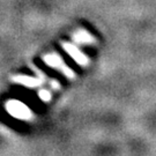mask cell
Segmentation results:
<instances>
[{
  "instance_id": "cell-1",
  "label": "cell",
  "mask_w": 156,
  "mask_h": 156,
  "mask_svg": "<svg viewBox=\"0 0 156 156\" xmlns=\"http://www.w3.org/2000/svg\"><path fill=\"white\" fill-rule=\"evenodd\" d=\"M43 62L48 66H50L51 68H55L57 71H59L64 76H66L69 80H74L76 78V74L74 73V71L67 65L64 60V58L57 52H51V53L44 55L43 56Z\"/></svg>"
},
{
  "instance_id": "cell-2",
  "label": "cell",
  "mask_w": 156,
  "mask_h": 156,
  "mask_svg": "<svg viewBox=\"0 0 156 156\" xmlns=\"http://www.w3.org/2000/svg\"><path fill=\"white\" fill-rule=\"evenodd\" d=\"M6 111L8 112L11 116H13L16 119L24 120V122H31L35 118L34 112L27 104H24L23 102L17 100H11L7 101L5 104Z\"/></svg>"
},
{
  "instance_id": "cell-3",
  "label": "cell",
  "mask_w": 156,
  "mask_h": 156,
  "mask_svg": "<svg viewBox=\"0 0 156 156\" xmlns=\"http://www.w3.org/2000/svg\"><path fill=\"white\" fill-rule=\"evenodd\" d=\"M30 67L36 72L37 78H33V76H28V75H14V76H12L11 80L14 83L22 84V86L28 87V88H37L39 86H42L45 82L44 73L34 65H30Z\"/></svg>"
},
{
  "instance_id": "cell-4",
  "label": "cell",
  "mask_w": 156,
  "mask_h": 156,
  "mask_svg": "<svg viewBox=\"0 0 156 156\" xmlns=\"http://www.w3.org/2000/svg\"><path fill=\"white\" fill-rule=\"evenodd\" d=\"M62 49L67 52V55L71 57L78 65H80V66H82V67H86L89 65V58L86 56L83 52H81V50L79 49L76 45L72 44V43H69V42L62 41Z\"/></svg>"
},
{
  "instance_id": "cell-5",
  "label": "cell",
  "mask_w": 156,
  "mask_h": 156,
  "mask_svg": "<svg viewBox=\"0 0 156 156\" xmlns=\"http://www.w3.org/2000/svg\"><path fill=\"white\" fill-rule=\"evenodd\" d=\"M73 39L76 43H80V44H95L96 43V38L89 31H87L84 29L76 30L75 33L73 34Z\"/></svg>"
},
{
  "instance_id": "cell-6",
  "label": "cell",
  "mask_w": 156,
  "mask_h": 156,
  "mask_svg": "<svg viewBox=\"0 0 156 156\" xmlns=\"http://www.w3.org/2000/svg\"><path fill=\"white\" fill-rule=\"evenodd\" d=\"M38 96H39V98L43 101V102L48 103V102H50V101H51L52 94H51L50 90H48V89H41L38 91Z\"/></svg>"
},
{
  "instance_id": "cell-7",
  "label": "cell",
  "mask_w": 156,
  "mask_h": 156,
  "mask_svg": "<svg viewBox=\"0 0 156 156\" xmlns=\"http://www.w3.org/2000/svg\"><path fill=\"white\" fill-rule=\"evenodd\" d=\"M51 86H52V88L55 90H58L60 88V83H59L57 80H52V81H51Z\"/></svg>"
}]
</instances>
